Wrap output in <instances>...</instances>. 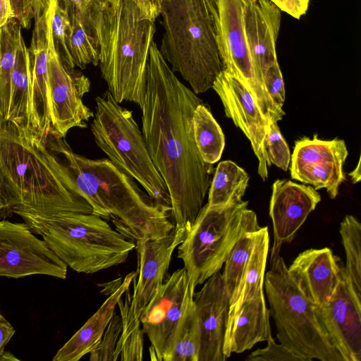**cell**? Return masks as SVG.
I'll list each match as a JSON object with an SVG mask.
<instances>
[{
  "label": "cell",
  "mask_w": 361,
  "mask_h": 361,
  "mask_svg": "<svg viewBox=\"0 0 361 361\" xmlns=\"http://www.w3.org/2000/svg\"><path fill=\"white\" fill-rule=\"evenodd\" d=\"M50 1H51V0H46V1H47V3H48V2H49Z\"/></svg>",
  "instance_id": "cell-51"
},
{
  "label": "cell",
  "mask_w": 361,
  "mask_h": 361,
  "mask_svg": "<svg viewBox=\"0 0 361 361\" xmlns=\"http://www.w3.org/2000/svg\"><path fill=\"white\" fill-rule=\"evenodd\" d=\"M245 171L232 161H221L214 170L209 188L208 207L223 206L241 200L248 185Z\"/></svg>",
  "instance_id": "cell-28"
},
{
  "label": "cell",
  "mask_w": 361,
  "mask_h": 361,
  "mask_svg": "<svg viewBox=\"0 0 361 361\" xmlns=\"http://www.w3.org/2000/svg\"><path fill=\"white\" fill-rule=\"evenodd\" d=\"M259 229L243 233L232 247L224 264V268L221 274L230 300L235 293L241 282L254 249Z\"/></svg>",
  "instance_id": "cell-34"
},
{
  "label": "cell",
  "mask_w": 361,
  "mask_h": 361,
  "mask_svg": "<svg viewBox=\"0 0 361 361\" xmlns=\"http://www.w3.org/2000/svg\"><path fill=\"white\" fill-rule=\"evenodd\" d=\"M189 226H175L166 236L135 243L137 267L130 307L137 319H140L145 306L163 283L173 253L183 240Z\"/></svg>",
  "instance_id": "cell-17"
},
{
  "label": "cell",
  "mask_w": 361,
  "mask_h": 361,
  "mask_svg": "<svg viewBox=\"0 0 361 361\" xmlns=\"http://www.w3.org/2000/svg\"><path fill=\"white\" fill-rule=\"evenodd\" d=\"M348 154L343 140L336 137L323 140L317 134L312 139L303 137L295 142L290 157V176L316 190L325 188L334 199L345 180L343 168Z\"/></svg>",
  "instance_id": "cell-14"
},
{
  "label": "cell",
  "mask_w": 361,
  "mask_h": 361,
  "mask_svg": "<svg viewBox=\"0 0 361 361\" xmlns=\"http://www.w3.org/2000/svg\"><path fill=\"white\" fill-rule=\"evenodd\" d=\"M16 330L13 326L4 317L0 318V355L14 335Z\"/></svg>",
  "instance_id": "cell-42"
},
{
  "label": "cell",
  "mask_w": 361,
  "mask_h": 361,
  "mask_svg": "<svg viewBox=\"0 0 361 361\" xmlns=\"http://www.w3.org/2000/svg\"><path fill=\"white\" fill-rule=\"evenodd\" d=\"M160 0H140V8L154 20L159 16Z\"/></svg>",
  "instance_id": "cell-43"
},
{
  "label": "cell",
  "mask_w": 361,
  "mask_h": 361,
  "mask_svg": "<svg viewBox=\"0 0 361 361\" xmlns=\"http://www.w3.org/2000/svg\"><path fill=\"white\" fill-rule=\"evenodd\" d=\"M281 20V10L271 0L250 1L244 16L245 36L256 73L264 86L265 71L278 61L276 46Z\"/></svg>",
  "instance_id": "cell-21"
},
{
  "label": "cell",
  "mask_w": 361,
  "mask_h": 361,
  "mask_svg": "<svg viewBox=\"0 0 361 361\" xmlns=\"http://www.w3.org/2000/svg\"><path fill=\"white\" fill-rule=\"evenodd\" d=\"M192 294L188 296L171 350L169 361H197L200 330Z\"/></svg>",
  "instance_id": "cell-31"
},
{
  "label": "cell",
  "mask_w": 361,
  "mask_h": 361,
  "mask_svg": "<svg viewBox=\"0 0 361 361\" xmlns=\"http://www.w3.org/2000/svg\"><path fill=\"white\" fill-rule=\"evenodd\" d=\"M154 22L135 0H118L102 9L98 32L99 65L115 101L140 104Z\"/></svg>",
  "instance_id": "cell-4"
},
{
  "label": "cell",
  "mask_w": 361,
  "mask_h": 361,
  "mask_svg": "<svg viewBox=\"0 0 361 361\" xmlns=\"http://www.w3.org/2000/svg\"><path fill=\"white\" fill-rule=\"evenodd\" d=\"M122 331L121 316L114 312L97 348L90 353L91 361H114L118 341Z\"/></svg>",
  "instance_id": "cell-37"
},
{
  "label": "cell",
  "mask_w": 361,
  "mask_h": 361,
  "mask_svg": "<svg viewBox=\"0 0 361 361\" xmlns=\"http://www.w3.org/2000/svg\"><path fill=\"white\" fill-rule=\"evenodd\" d=\"M56 1H51L35 20L28 48L30 70V129L46 142L52 132L47 90V61L51 20Z\"/></svg>",
  "instance_id": "cell-19"
},
{
  "label": "cell",
  "mask_w": 361,
  "mask_h": 361,
  "mask_svg": "<svg viewBox=\"0 0 361 361\" xmlns=\"http://www.w3.org/2000/svg\"><path fill=\"white\" fill-rule=\"evenodd\" d=\"M95 102L90 128L96 145L154 200L171 206L166 185L150 157L133 112L117 103L108 90L97 96Z\"/></svg>",
  "instance_id": "cell-9"
},
{
  "label": "cell",
  "mask_w": 361,
  "mask_h": 361,
  "mask_svg": "<svg viewBox=\"0 0 361 361\" xmlns=\"http://www.w3.org/2000/svg\"><path fill=\"white\" fill-rule=\"evenodd\" d=\"M269 246L268 228L267 226L260 228L241 282L235 293L230 300L228 320L244 302L264 294V281Z\"/></svg>",
  "instance_id": "cell-25"
},
{
  "label": "cell",
  "mask_w": 361,
  "mask_h": 361,
  "mask_svg": "<svg viewBox=\"0 0 361 361\" xmlns=\"http://www.w3.org/2000/svg\"><path fill=\"white\" fill-rule=\"evenodd\" d=\"M348 175L351 177L353 183H356L360 180V159H359L357 166L353 171L349 173Z\"/></svg>",
  "instance_id": "cell-46"
},
{
  "label": "cell",
  "mask_w": 361,
  "mask_h": 361,
  "mask_svg": "<svg viewBox=\"0 0 361 361\" xmlns=\"http://www.w3.org/2000/svg\"><path fill=\"white\" fill-rule=\"evenodd\" d=\"M267 342L265 348L252 352L246 361H302L287 347L276 343L272 336L269 337Z\"/></svg>",
  "instance_id": "cell-38"
},
{
  "label": "cell",
  "mask_w": 361,
  "mask_h": 361,
  "mask_svg": "<svg viewBox=\"0 0 361 361\" xmlns=\"http://www.w3.org/2000/svg\"><path fill=\"white\" fill-rule=\"evenodd\" d=\"M266 147L269 161L283 171H287L291 155L276 121H270L268 124Z\"/></svg>",
  "instance_id": "cell-36"
},
{
  "label": "cell",
  "mask_w": 361,
  "mask_h": 361,
  "mask_svg": "<svg viewBox=\"0 0 361 361\" xmlns=\"http://www.w3.org/2000/svg\"><path fill=\"white\" fill-rule=\"evenodd\" d=\"M94 1L96 2H97L102 6L105 7V6H109L114 4L118 0H94Z\"/></svg>",
  "instance_id": "cell-48"
},
{
  "label": "cell",
  "mask_w": 361,
  "mask_h": 361,
  "mask_svg": "<svg viewBox=\"0 0 361 361\" xmlns=\"http://www.w3.org/2000/svg\"><path fill=\"white\" fill-rule=\"evenodd\" d=\"M190 291L184 268L164 280L140 316L142 331L151 343V360L169 361L171 350Z\"/></svg>",
  "instance_id": "cell-13"
},
{
  "label": "cell",
  "mask_w": 361,
  "mask_h": 361,
  "mask_svg": "<svg viewBox=\"0 0 361 361\" xmlns=\"http://www.w3.org/2000/svg\"><path fill=\"white\" fill-rule=\"evenodd\" d=\"M339 233L345 253L343 270L361 296V224L355 216L348 214L340 224Z\"/></svg>",
  "instance_id": "cell-33"
},
{
  "label": "cell",
  "mask_w": 361,
  "mask_h": 361,
  "mask_svg": "<svg viewBox=\"0 0 361 361\" xmlns=\"http://www.w3.org/2000/svg\"><path fill=\"white\" fill-rule=\"evenodd\" d=\"M281 11L299 20L307 11L310 0H271Z\"/></svg>",
  "instance_id": "cell-41"
},
{
  "label": "cell",
  "mask_w": 361,
  "mask_h": 361,
  "mask_svg": "<svg viewBox=\"0 0 361 361\" xmlns=\"http://www.w3.org/2000/svg\"><path fill=\"white\" fill-rule=\"evenodd\" d=\"M66 174L69 188L92 207V214L111 221L135 244L168 235L175 227L171 207L154 200L109 158L92 159L75 153L63 137L46 140Z\"/></svg>",
  "instance_id": "cell-2"
},
{
  "label": "cell",
  "mask_w": 361,
  "mask_h": 361,
  "mask_svg": "<svg viewBox=\"0 0 361 361\" xmlns=\"http://www.w3.org/2000/svg\"><path fill=\"white\" fill-rule=\"evenodd\" d=\"M4 180L1 169L0 168V218H4L12 215L5 203L3 196Z\"/></svg>",
  "instance_id": "cell-45"
},
{
  "label": "cell",
  "mask_w": 361,
  "mask_h": 361,
  "mask_svg": "<svg viewBox=\"0 0 361 361\" xmlns=\"http://www.w3.org/2000/svg\"><path fill=\"white\" fill-rule=\"evenodd\" d=\"M0 168L9 212L92 214L90 204L68 186L66 175L46 142L30 130L0 116Z\"/></svg>",
  "instance_id": "cell-3"
},
{
  "label": "cell",
  "mask_w": 361,
  "mask_h": 361,
  "mask_svg": "<svg viewBox=\"0 0 361 361\" xmlns=\"http://www.w3.org/2000/svg\"><path fill=\"white\" fill-rule=\"evenodd\" d=\"M59 1L66 7L71 20L70 51L75 66L84 69L89 64L99 65V46L85 28L75 6L68 1Z\"/></svg>",
  "instance_id": "cell-32"
},
{
  "label": "cell",
  "mask_w": 361,
  "mask_h": 361,
  "mask_svg": "<svg viewBox=\"0 0 361 361\" xmlns=\"http://www.w3.org/2000/svg\"><path fill=\"white\" fill-rule=\"evenodd\" d=\"M7 121L23 129H30V58L28 48L23 36L17 49L11 75L10 107Z\"/></svg>",
  "instance_id": "cell-26"
},
{
  "label": "cell",
  "mask_w": 361,
  "mask_h": 361,
  "mask_svg": "<svg viewBox=\"0 0 361 361\" xmlns=\"http://www.w3.org/2000/svg\"><path fill=\"white\" fill-rule=\"evenodd\" d=\"M159 51L196 94L212 88L222 65L205 0H160Z\"/></svg>",
  "instance_id": "cell-6"
},
{
  "label": "cell",
  "mask_w": 361,
  "mask_h": 361,
  "mask_svg": "<svg viewBox=\"0 0 361 361\" xmlns=\"http://www.w3.org/2000/svg\"><path fill=\"white\" fill-rule=\"evenodd\" d=\"M125 298L118 300L122 331L117 343L114 361L142 360L143 357V334L140 319L131 312L130 304L131 293L128 289Z\"/></svg>",
  "instance_id": "cell-30"
},
{
  "label": "cell",
  "mask_w": 361,
  "mask_h": 361,
  "mask_svg": "<svg viewBox=\"0 0 361 361\" xmlns=\"http://www.w3.org/2000/svg\"><path fill=\"white\" fill-rule=\"evenodd\" d=\"M176 77L152 41L147 63L142 133L164 179L175 226H190L203 207L214 169L196 146L192 115L203 103Z\"/></svg>",
  "instance_id": "cell-1"
},
{
  "label": "cell",
  "mask_w": 361,
  "mask_h": 361,
  "mask_svg": "<svg viewBox=\"0 0 361 361\" xmlns=\"http://www.w3.org/2000/svg\"><path fill=\"white\" fill-rule=\"evenodd\" d=\"M135 274L132 271L126 276L97 312L57 351L53 361H78L97 348L118 300L130 288Z\"/></svg>",
  "instance_id": "cell-24"
},
{
  "label": "cell",
  "mask_w": 361,
  "mask_h": 361,
  "mask_svg": "<svg viewBox=\"0 0 361 361\" xmlns=\"http://www.w3.org/2000/svg\"><path fill=\"white\" fill-rule=\"evenodd\" d=\"M270 264L264 284L279 343L302 361H344L324 325L319 306L299 289L283 259L278 255Z\"/></svg>",
  "instance_id": "cell-7"
},
{
  "label": "cell",
  "mask_w": 361,
  "mask_h": 361,
  "mask_svg": "<svg viewBox=\"0 0 361 361\" xmlns=\"http://www.w3.org/2000/svg\"><path fill=\"white\" fill-rule=\"evenodd\" d=\"M14 18L10 0H0V27Z\"/></svg>",
  "instance_id": "cell-44"
},
{
  "label": "cell",
  "mask_w": 361,
  "mask_h": 361,
  "mask_svg": "<svg viewBox=\"0 0 361 361\" xmlns=\"http://www.w3.org/2000/svg\"><path fill=\"white\" fill-rule=\"evenodd\" d=\"M250 0H205L222 69L237 78L252 95L269 121L285 112L271 98L259 80L246 43L244 16Z\"/></svg>",
  "instance_id": "cell-10"
},
{
  "label": "cell",
  "mask_w": 361,
  "mask_h": 361,
  "mask_svg": "<svg viewBox=\"0 0 361 361\" xmlns=\"http://www.w3.org/2000/svg\"><path fill=\"white\" fill-rule=\"evenodd\" d=\"M324 325L344 361L361 360V296L341 268L334 292L319 306Z\"/></svg>",
  "instance_id": "cell-16"
},
{
  "label": "cell",
  "mask_w": 361,
  "mask_h": 361,
  "mask_svg": "<svg viewBox=\"0 0 361 361\" xmlns=\"http://www.w3.org/2000/svg\"><path fill=\"white\" fill-rule=\"evenodd\" d=\"M264 294L244 302L228 320L223 352L226 358L241 353L271 336Z\"/></svg>",
  "instance_id": "cell-23"
},
{
  "label": "cell",
  "mask_w": 361,
  "mask_h": 361,
  "mask_svg": "<svg viewBox=\"0 0 361 361\" xmlns=\"http://www.w3.org/2000/svg\"><path fill=\"white\" fill-rule=\"evenodd\" d=\"M321 201L312 186L290 180H276L272 185L269 215L274 231L270 260L279 255L282 245L290 243L307 216Z\"/></svg>",
  "instance_id": "cell-20"
},
{
  "label": "cell",
  "mask_w": 361,
  "mask_h": 361,
  "mask_svg": "<svg viewBox=\"0 0 361 361\" xmlns=\"http://www.w3.org/2000/svg\"><path fill=\"white\" fill-rule=\"evenodd\" d=\"M90 81L80 71L66 68L59 58L52 40H49L47 90L51 134L65 137L73 128H85L94 113L83 102L90 90Z\"/></svg>",
  "instance_id": "cell-11"
},
{
  "label": "cell",
  "mask_w": 361,
  "mask_h": 361,
  "mask_svg": "<svg viewBox=\"0 0 361 361\" xmlns=\"http://www.w3.org/2000/svg\"><path fill=\"white\" fill-rule=\"evenodd\" d=\"M247 204L242 199L223 206L206 204L188 228L177 247V257L183 262L192 293L198 285L220 271L243 233L261 228L255 212L248 209Z\"/></svg>",
  "instance_id": "cell-8"
},
{
  "label": "cell",
  "mask_w": 361,
  "mask_h": 361,
  "mask_svg": "<svg viewBox=\"0 0 361 361\" xmlns=\"http://www.w3.org/2000/svg\"><path fill=\"white\" fill-rule=\"evenodd\" d=\"M265 88L272 100L280 107L285 101L284 82L278 61L271 64L263 75Z\"/></svg>",
  "instance_id": "cell-40"
},
{
  "label": "cell",
  "mask_w": 361,
  "mask_h": 361,
  "mask_svg": "<svg viewBox=\"0 0 361 361\" xmlns=\"http://www.w3.org/2000/svg\"><path fill=\"white\" fill-rule=\"evenodd\" d=\"M51 34L54 47L61 61L68 69H75L70 51L71 20L66 7L59 0L52 16Z\"/></svg>",
  "instance_id": "cell-35"
},
{
  "label": "cell",
  "mask_w": 361,
  "mask_h": 361,
  "mask_svg": "<svg viewBox=\"0 0 361 361\" xmlns=\"http://www.w3.org/2000/svg\"><path fill=\"white\" fill-rule=\"evenodd\" d=\"M135 2H136L137 4H139L140 0H135Z\"/></svg>",
  "instance_id": "cell-49"
},
{
  "label": "cell",
  "mask_w": 361,
  "mask_h": 361,
  "mask_svg": "<svg viewBox=\"0 0 361 361\" xmlns=\"http://www.w3.org/2000/svg\"><path fill=\"white\" fill-rule=\"evenodd\" d=\"M67 267L25 222L0 220V276L42 274L65 279Z\"/></svg>",
  "instance_id": "cell-12"
},
{
  "label": "cell",
  "mask_w": 361,
  "mask_h": 361,
  "mask_svg": "<svg viewBox=\"0 0 361 361\" xmlns=\"http://www.w3.org/2000/svg\"><path fill=\"white\" fill-rule=\"evenodd\" d=\"M14 18L22 27L28 29L35 17L45 9L48 3L46 0H10Z\"/></svg>",
  "instance_id": "cell-39"
},
{
  "label": "cell",
  "mask_w": 361,
  "mask_h": 361,
  "mask_svg": "<svg viewBox=\"0 0 361 361\" xmlns=\"http://www.w3.org/2000/svg\"><path fill=\"white\" fill-rule=\"evenodd\" d=\"M341 268L329 247L310 248L295 258L288 271L304 295L321 306L327 302L338 284Z\"/></svg>",
  "instance_id": "cell-22"
},
{
  "label": "cell",
  "mask_w": 361,
  "mask_h": 361,
  "mask_svg": "<svg viewBox=\"0 0 361 361\" xmlns=\"http://www.w3.org/2000/svg\"><path fill=\"white\" fill-rule=\"evenodd\" d=\"M22 26L15 18L0 27V116L7 121L10 107L11 75Z\"/></svg>",
  "instance_id": "cell-27"
},
{
  "label": "cell",
  "mask_w": 361,
  "mask_h": 361,
  "mask_svg": "<svg viewBox=\"0 0 361 361\" xmlns=\"http://www.w3.org/2000/svg\"><path fill=\"white\" fill-rule=\"evenodd\" d=\"M193 301L200 330L197 361H225L223 352L230 307V297L222 274L216 272L194 293Z\"/></svg>",
  "instance_id": "cell-18"
},
{
  "label": "cell",
  "mask_w": 361,
  "mask_h": 361,
  "mask_svg": "<svg viewBox=\"0 0 361 361\" xmlns=\"http://www.w3.org/2000/svg\"><path fill=\"white\" fill-rule=\"evenodd\" d=\"M194 138L202 159L211 164L217 162L225 147L223 131L204 102L198 104L192 115Z\"/></svg>",
  "instance_id": "cell-29"
},
{
  "label": "cell",
  "mask_w": 361,
  "mask_h": 361,
  "mask_svg": "<svg viewBox=\"0 0 361 361\" xmlns=\"http://www.w3.org/2000/svg\"><path fill=\"white\" fill-rule=\"evenodd\" d=\"M1 317H3V316H2V314H1V312H0V318H1Z\"/></svg>",
  "instance_id": "cell-50"
},
{
  "label": "cell",
  "mask_w": 361,
  "mask_h": 361,
  "mask_svg": "<svg viewBox=\"0 0 361 361\" xmlns=\"http://www.w3.org/2000/svg\"><path fill=\"white\" fill-rule=\"evenodd\" d=\"M16 214L78 273L94 274L124 263L135 247L134 243L93 214Z\"/></svg>",
  "instance_id": "cell-5"
},
{
  "label": "cell",
  "mask_w": 361,
  "mask_h": 361,
  "mask_svg": "<svg viewBox=\"0 0 361 361\" xmlns=\"http://www.w3.org/2000/svg\"><path fill=\"white\" fill-rule=\"evenodd\" d=\"M212 88L220 97L226 116L232 119L250 140L259 164L257 172L264 181L268 178L269 161L266 147L268 121L245 85L227 71L216 78Z\"/></svg>",
  "instance_id": "cell-15"
},
{
  "label": "cell",
  "mask_w": 361,
  "mask_h": 361,
  "mask_svg": "<svg viewBox=\"0 0 361 361\" xmlns=\"http://www.w3.org/2000/svg\"><path fill=\"white\" fill-rule=\"evenodd\" d=\"M19 359L15 357L8 351H4L0 355V361H18Z\"/></svg>",
  "instance_id": "cell-47"
}]
</instances>
